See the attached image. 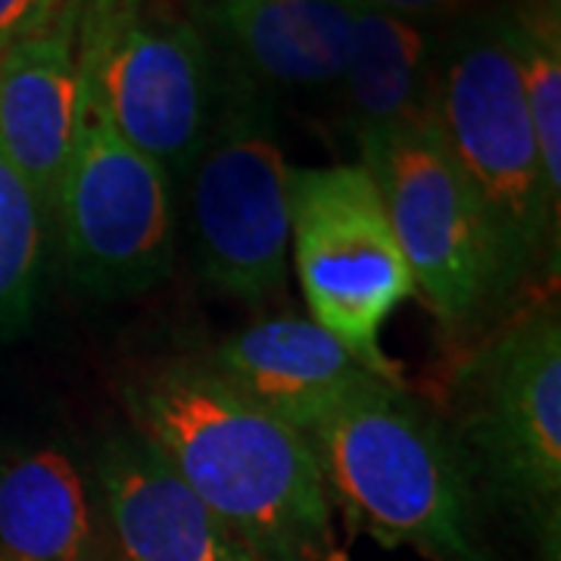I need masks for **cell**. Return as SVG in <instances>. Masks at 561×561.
Returning <instances> with one entry per match:
<instances>
[{"mask_svg":"<svg viewBox=\"0 0 561 561\" xmlns=\"http://www.w3.org/2000/svg\"><path fill=\"white\" fill-rule=\"evenodd\" d=\"M443 419L483 508L559 561L561 321L556 300L518 306L456 365Z\"/></svg>","mask_w":561,"mask_h":561,"instance_id":"277c9868","label":"cell"},{"mask_svg":"<svg viewBox=\"0 0 561 561\" xmlns=\"http://www.w3.org/2000/svg\"><path fill=\"white\" fill-rule=\"evenodd\" d=\"M437 47L434 25L353 10V41L337 81L353 138H378L431 119Z\"/></svg>","mask_w":561,"mask_h":561,"instance_id":"9a60e30c","label":"cell"},{"mask_svg":"<svg viewBox=\"0 0 561 561\" xmlns=\"http://www.w3.org/2000/svg\"><path fill=\"white\" fill-rule=\"evenodd\" d=\"M353 10H378L402 20L424 22V25H449L465 16L471 0H346Z\"/></svg>","mask_w":561,"mask_h":561,"instance_id":"d6986e66","label":"cell"},{"mask_svg":"<svg viewBox=\"0 0 561 561\" xmlns=\"http://www.w3.org/2000/svg\"><path fill=\"white\" fill-rule=\"evenodd\" d=\"M431 119L478 197L512 312L537 272L559 275L561 201L546 184L500 10L465 13L440 32Z\"/></svg>","mask_w":561,"mask_h":561,"instance_id":"3957f363","label":"cell"},{"mask_svg":"<svg viewBox=\"0 0 561 561\" xmlns=\"http://www.w3.org/2000/svg\"><path fill=\"white\" fill-rule=\"evenodd\" d=\"M290 256L309 319L346 343L371 371L402 381L383 356L387 319L415 284L381 191L362 162L290 172Z\"/></svg>","mask_w":561,"mask_h":561,"instance_id":"52a82bcc","label":"cell"},{"mask_svg":"<svg viewBox=\"0 0 561 561\" xmlns=\"http://www.w3.org/2000/svg\"><path fill=\"white\" fill-rule=\"evenodd\" d=\"M359 162L381 191L415 297L443 331L459 341L508 316L478 197L434 119L359 140Z\"/></svg>","mask_w":561,"mask_h":561,"instance_id":"ba28073f","label":"cell"},{"mask_svg":"<svg viewBox=\"0 0 561 561\" xmlns=\"http://www.w3.org/2000/svg\"><path fill=\"white\" fill-rule=\"evenodd\" d=\"M91 481L119 561H260L135 427L101 443Z\"/></svg>","mask_w":561,"mask_h":561,"instance_id":"30bf717a","label":"cell"},{"mask_svg":"<svg viewBox=\"0 0 561 561\" xmlns=\"http://www.w3.org/2000/svg\"><path fill=\"white\" fill-rule=\"evenodd\" d=\"M201 362L243 400L300 434L383 383H402L371 371L346 343L302 316L253 321Z\"/></svg>","mask_w":561,"mask_h":561,"instance_id":"8fae6325","label":"cell"},{"mask_svg":"<svg viewBox=\"0 0 561 561\" xmlns=\"http://www.w3.org/2000/svg\"><path fill=\"white\" fill-rule=\"evenodd\" d=\"M0 561H3V559H0Z\"/></svg>","mask_w":561,"mask_h":561,"instance_id":"ffe728a7","label":"cell"},{"mask_svg":"<svg viewBox=\"0 0 561 561\" xmlns=\"http://www.w3.org/2000/svg\"><path fill=\"white\" fill-rule=\"evenodd\" d=\"M225 66L268 91L337 88L353 41L346 0H191Z\"/></svg>","mask_w":561,"mask_h":561,"instance_id":"4fadbf2b","label":"cell"},{"mask_svg":"<svg viewBox=\"0 0 561 561\" xmlns=\"http://www.w3.org/2000/svg\"><path fill=\"white\" fill-rule=\"evenodd\" d=\"M50 216L0 150V331L32 319L38 300Z\"/></svg>","mask_w":561,"mask_h":561,"instance_id":"e0dca14e","label":"cell"},{"mask_svg":"<svg viewBox=\"0 0 561 561\" xmlns=\"http://www.w3.org/2000/svg\"><path fill=\"white\" fill-rule=\"evenodd\" d=\"M79 76L110 128L181 184L221 94V57L191 0H81Z\"/></svg>","mask_w":561,"mask_h":561,"instance_id":"5b68a950","label":"cell"},{"mask_svg":"<svg viewBox=\"0 0 561 561\" xmlns=\"http://www.w3.org/2000/svg\"><path fill=\"white\" fill-rule=\"evenodd\" d=\"M131 427L150 440L260 561H350L309 440L201 359L125 383Z\"/></svg>","mask_w":561,"mask_h":561,"instance_id":"6da1fadb","label":"cell"},{"mask_svg":"<svg viewBox=\"0 0 561 561\" xmlns=\"http://www.w3.org/2000/svg\"><path fill=\"white\" fill-rule=\"evenodd\" d=\"M302 437L334 512L356 534L427 561H496L456 443L405 383L346 402Z\"/></svg>","mask_w":561,"mask_h":561,"instance_id":"7a4b0ae2","label":"cell"},{"mask_svg":"<svg viewBox=\"0 0 561 561\" xmlns=\"http://www.w3.org/2000/svg\"><path fill=\"white\" fill-rule=\"evenodd\" d=\"M66 0H0V50L50 25Z\"/></svg>","mask_w":561,"mask_h":561,"instance_id":"ac0fdd59","label":"cell"},{"mask_svg":"<svg viewBox=\"0 0 561 561\" xmlns=\"http://www.w3.org/2000/svg\"><path fill=\"white\" fill-rule=\"evenodd\" d=\"M290 172L268 94L221 62V94L181 184L201 278L231 300H272L290 265Z\"/></svg>","mask_w":561,"mask_h":561,"instance_id":"8992f818","label":"cell"},{"mask_svg":"<svg viewBox=\"0 0 561 561\" xmlns=\"http://www.w3.org/2000/svg\"><path fill=\"white\" fill-rule=\"evenodd\" d=\"M50 228L69 278L88 294H144L172 268L175 181L110 128L84 88Z\"/></svg>","mask_w":561,"mask_h":561,"instance_id":"9c48e42d","label":"cell"},{"mask_svg":"<svg viewBox=\"0 0 561 561\" xmlns=\"http://www.w3.org/2000/svg\"><path fill=\"white\" fill-rule=\"evenodd\" d=\"M79 3L66 0L50 25L0 50V150L47 216L79 131Z\"/></svg>","mask_w":561,"mask_h":561,"instance_id":"7c38bea8","label":"cell"},{"mask_svg":"<svg viewBox=\"0 0 561 561\" xmlns=\"http://www.w3.org/2000/svg\"><path fill=\"white\" fill-rule=\"evenodd\" d=\"M94 481L62 446H38L0 465V559L101 561Z\"/></svg>","mask_w":561,"mask_h":561,"instance_id":"5bb4252c","label":"cell"},{"mask_svg":"<svg viewBox=\"0 0 561 561\" xmlns=\"http://www.w3.org/2000/svg\"><path fill=\"white\" fill-rule=\"evenodd\" d=\"M500 22L522 76L546 184L561 201V0H515L502 7Z\"/></svg>","mask_w":561,"mask_h":561,"instance_id":"2e32d148","label":"cell"}]
</instances>
